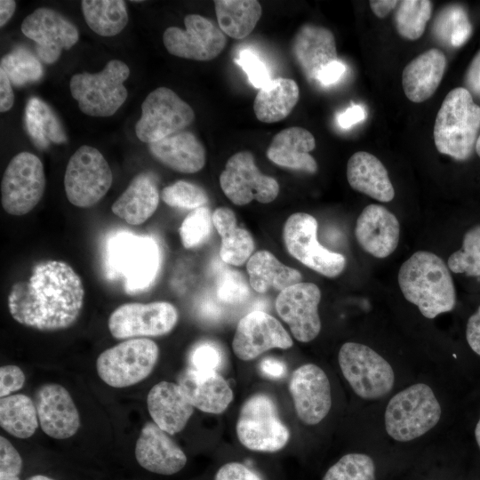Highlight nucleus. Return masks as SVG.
Here are the masks:
<instances>
[{"mask_svg": "<svg viewBox=\"0 0 480 480\" xmlns=\"http://www.w3.org/2000/svg\"><path fill=\"white\" fill-rule=\"evenodd\" d=\"M84 287L79 275L62 260L37 263L28 280L14 283L7 306L12 318L40 331L70 327L79 317Z\"/></svg>", "mask_w": 480, "mask_h": 480, "instance_id": "1", "label": "nucleus"}, {"mask_svg": "<svg viewBox=\"0 0 480 480\" xmlns=\"http://www.w3.org/2000/svg\"><path fill=\"white\" fill-rule=\"evenodd\" d=\"M397 281L404 297L428 319L455 307L456 292L450 269L433 252H414L401 265Z\"/></svg>", "mask_w": 480, "mask_h": 480, "instance_id": "2", "label": "nucleus"}, {"mask_svg": "<svg viewBox=\"0 0 480 480\" xmlns=\"http://www.w3.org/2000/svg\"><path fill=\"white\" fill-rule=\"evenodd\" d=\"M480 130V107L463 87L450 91L434 124V141L439 153L465 161L473 153Z\"/></svg>", "mask_w": 480, "mask_h": 480, "instance_id": "3", "label": "nucleus"}, {"mask_svg": "<svg viewBox=\"0 0 480 480\" xmlns=\"http://www.w3.org/2000/svg\"><path fill=\"white\" fill-rule=\"evenodd\" d=\"M441 417V406L425 383L413 384L388 402L384 420L387 433L395 440L408 442L433 428Z\"/></svg>", "mask_w": 480, "mask_h": 480, "instance_id": "4", "label": "nucleus"}, {"mask_svg": "<svg viewBox=\"0 0 480 480\" xmlns=\"http://www.w3.org/2000/svg\"><path fill=\"white\" fill-rule=\"evenodd\" d=\"M107 261L109 269L124 277L129 293L146 290L160 268V250L148 236L121 232L108 240Z\"/></svg>", "mask_w": 480, "mask_h": 480, "instance_id": "5", "label": "nucleus"}, {"mask_svg": "<svg viewBox=\"0 0 480 480\" xmlns=\"http://www.w3.org/2000/svg\"><path fill=\"white\" fill-rule=\"evenodd\" d=\"M130 76L129 67L119 60H109L98 73H78L69 82L72 97L80 110L90 116H113L128 96L124 83Z\"/></svg>", "mask_w": 480, "mask_h": 480, "instance_id": "6", "label": "nucleus"}, {"mask_svg": "<svg viewBox=\"0 0 480 480\" xmlns=\"http://www.w3.org/2000/svg\"><path fill=\"white\" fill-rule=\"evenodd\" d=\"M158 356V346L152 340L128 339L104 350L97 358L96 369L108 386L125 388L146 379Z\"/></svg>", "mask_w": 480, "mask_h": 480, "instance_id": "7", "label": "nucleus"}, {"mask_svg": "<svg viewBox=\"0 0 480 480\" xmlns=\"http://www.w3.org/2000/svg\"><path fill=\"white\" fill-rule=\"evenodd\" d=\"M338 359L343 376L361 398L380 399L392 389L395 374L391 365L370 347L346 342L340 348Z\"/></svg>", "mask_w": 480, "mask_h": 480, "instance_id": "8", "label": "nucleus"}, {"mask_svg": "<svg viewBox=\"0 0 480 480\" xmlns=\"http://www.w3.org/2000/svg\"><path fill=\"white\" fill-rule=\"evenodd\" d=\"M110 166L95 148L83 145L70 156L64 176L68 200L75 206L89 208L99 203L112 185Z\"/></svg>", "mask_w": 480, "mask_h": 480, "instance_id": "9", "label": "nucleus"}, {"mask_svg": "<svg viewBox=\"0 0 480 480\" xmlns=\"http://www.w3.org/2000/svg\"><path fill=\"white\" fill-rule=\"evenodd\" d=\"M236 435L247 449L267 452L281 450L290 438L275 403L264 394H256L244 402L236 422Z\"/></svg>", "mask_w": 480, "mask_h": 480, "instance_id": "10", "label": "nucleus"}, {"mask_svg": "<svg viewBox=\"0 0 480 480\" xmlns=\"http://www.w3.org/2000/svg\"><path fill=\"white\" fill-rule=\"evenodd\" d=\"M317 227V221L312 215L292 213L284 225V245L290 255L308 268L329 278L336 277L344 270L346 258L319 244Z\"/></svg>", "mask_w": 480, "mask_h": 480, "instance_id": "11", "label": "nucleus"}, {"mask_svg": "<svg viewBox=\"0 0 480 480\" xmlns=\"http://www.w3.org/2000/svg\"><path fill=\"white\" fill-rule=\"evenodd\" d=\"M43 163L30 152H20L9 162L1 181V204L15 216L31 212L42 199L45 189Z\"/></svg>", "mask_w": 480, "mask_h": 480, "instance_id": "12", "label": "nucleus"}, {"mask_svg": "<svg viewBox=\"0 0 480 480\" xmlns=\"http://www.w3.org/2000/svg\"><path fill=\"white\" fill-rule=\"evenodd\" d=\"M195 119L193 108L172 90L158 87L145 98L135 126L137 138L152 143L177 133Z\"/></svg>", "mask_w": 480, "mask_h": 480, "instance_id": "13", "label": "nucleus"}, {"mask_svg": "<svg viewBox=\"0 0 480 480\" xmlns=\"http://www.w3.org/2000/svg\"><path fill=\"white\" fill-rule=\"evenodd\" d=\"M178 321L176 308L167 301L125 303L109 316L108 326L118 340L161 336L170 332Z\"/></svg>", "mask_w": 480, "mask_h": 480, "instance_id": "14", "label": "nucleus"}, {"mask_svg": "<svg viewBox=\"0 0 480 480\" xmlns=\"http://www.w3.org/2000/svg\"><path fill=\"white\" fill-rule=\"evenodd\" d=\"M220 185L225 196L236 205H244L256 200L268 204L279 193V184L260 172L254 157L249 151H241L227 161L220 176Z\"/></svg>", "mask_w": 480, "mask_h": 480, "instance_id": "15", "label": "nucleus"}, {"mask_svg": "<svg viewBox=\"0 0 480 480\" xmlns=\"http://www.w3.org/2000/svg\"><path fill=\"white\" fill-rule=\"evenodd\" d=\"M186 29L169 27L163 35L166 50L174 56L207 61L215 59L225 48L227 38L209 19L198 14L184 18Z\"/></svg>", "mask_w": 480, "mask_h": 480, "instance_id": "16", "label": "nucleus"}, {"mask_svg": "<svg viewBox=\"0 0 480 480\" xmlns=\"http://www.w3.org/2000/svg\"><path fill=\"white\" fill-rule=\"evenodd\" d=\"M21 32L36 43L41 60L52 64L62 50H69L79 39L76 27L56 10L38 8L21 23Z\"/></svg>", "mask_w": 480, "mask_h": 480, "instance_id": "17", "label": "nucleus"}, {"mask_svg": "<svg viewBox=\"0 0 480 480\" xmlns=\"http://www.w3.org/2000/svg\"><path fill=\"white\" fill-rule=\"evenodd\" d=\"M320 300V289L309 282L298 283L279 292L276 300V312L298 341L309 342L319 334Z\"/></svg>", "mask_w": 480, "mask_h": 480, "instance_id": "18", "label": "nucleus"}, {"mask_svg": "<svg viewBox=\"0 0 480 480\" xmlns=\"http://www.w3.org/2000/svg\"><path fill=\"white\" fill-rule=\"evenodd\" d=\"M292 344L291 336L276 318L254 310L238 322L232 348L236 357L249 361L271 348L287 349Z\"/></svg>", "mask_w": 480, "mask_h": 480, "instance_id": "19", "label": "nucleus"}, {"mask_svg": "<svg viewBox=\"0 0 480 480\" xmlns=\"http://www.w3.org/2000/svg\"><path fill=\"white\" fill-rule=\"evenodd\" d=\"M289 390L299 419L316 425L328 414L332 406L331 385L326 373L317 365L306 364L293 371Z\"/></svg>", "mask_w": 480, "mask_h": 480, "instance_id": "20", "label": "nucleus"}, {"mask_svg": "<svg viewBox=\"0 0 480 480\" xmlns=\"http://www.w3.org/2000/svg\"><path fill=\"white\" fill-rule=\"evenodd\" d=\"M39 424L55 439L74 436L80 427V416L68 391L59 384L41 386L35 396Z\"/></svg>", "mask_w": 480, "mask_h": 480, "instance_id": "21", "label": "nucleus"}, {"mask_svg": "<svg viewBox=\"0 0 480 480\" xmlns=\"http://www.w3.org/2000/svg\"><path fill=\"white\" fill-rule=\"evenodd\" d=\"M135 457L143 468L164 476L178 473L187 463L185 452L154 422H147L141 428Z\"/></svg>", "mask_w": 480, "mask_h": 480, "instance_id": "22", "label": "nucleus"}, {"mask_svg": "<svg viewBox=\"0 0 480 480\" xmlns=\"http://www.w3.org/2000/svg\"><path fill=\"white\" fill-rule=\"evenodd\" d=\"M400 225L397 218L380 204H369L359 214L355 236L367 253L383 259L397 247Z\"/></svg>", "mask_w": 480, "mask_h": 480, "instance_id": "23", "label": "nucleus"}, {"mask_svg": "<svg viewBox=\"0 0 480 480\" xmlns=\"http://www.w3.org/2000/svg\"><path fill=\"white\" fill-rule=\"evenodd\" d=\"M292 52L302 73L312 82H316L321 71L338 60L333 34L315 24L300 28L293 39Z\"/></svg>", "mask_w": 480, "mask_h": 480, "instance_id": "24", "label": "nucleus"}, {"mask_svg": "<svg viewBox=\"0 0 480 480\" xmlns=\"http://www.w3.org/2000/svg\"><path fill=\"white\" fill-rule=\"evenodd\" d=\"M148 412L161 429L170 435L180 432L194 412V406L179 383L160 381L147 396Z\"/></svg>", "mask_w": 480, "mask_h": 480, "instance_id": "25", "label": "nucleus"}, {"mask_svg": "<svg viewBox=\"0 0 480 480\" xmlns=\"http://www.w3.org/2000/svg\"><path fill=\"white\" fill-rule=\"evenodd\" d=\"M178 383L192 405L204 412L221 413L233 400L231 388L217 371L189 368L181 374Z\"/></svg>", "mask_w": 480, "mask_h": 480, "instance_id": "26", "label": "nucleus"}, {"mask_svg": "<svg viewBox=\"0 0 480 480\" xmlns=\"http://www.w3.org/2000/svg\"><path fill=\"white\" fill-rule=\"evenodd\" d=\"M315 147L316 140L309 131L292 126L282 130L274 136L266 156L281 167L316 173L317 164L309 154Z\"/></svg>", "mask_w": 480, "mask_h": 480, "instance_id": "27", "label": "nucleus"}, {"mask_svg": "<svg viewBox=\"0 0 480 480\" xmlns=\"http://www.w3.org/2000/svg\"><path fill=\"white\" fill-rule=\"evenodd\" d=\"M446 63L444 53L436 48L412 60L402 74V85L408 100L420 103L429 99L442 81Z\"/></svg>", "mask_w": 480, "mask_h": 480, "instance_id": "28", "label": "nucleus"}, {"mask_svg": "<svg viewBox=\"0 0 480 480\" xmlns=\"http://www.w3.org/2000/svg\"><path fill=\"white\" fill-rule=\"evenodd\" d=\"M151 155L176 172L195 173L205 164V149L189 132H180L148 144Z\"/></svg>", "mask_w": 480, "mask_h": 480, "instance_id": "29", "label": "nucleus"}, {"mask_svg": "<svg viewBox=\"0 0 480 480\" xmlns=\"http://www.w3.org/2000/svg\"><path fill=\"white\" fill-rule=\"evenodd\" d=\"M347 179L354 190L379 202H390L395 196L387 169L371 153L358 151L350 156L347 164Z\"/></svg>", "mask_w": 480, "mask_h": 480, "instance_id": "30", "label": "nucleus"}, {"mask_svg": "<svg viewBox=\"0 0 480 480\" xmlns=\"http://www.w3.org/2000/svg\"><path fill=\"white\" fill-rule=\"evenodd\" d=\"M159 198L156 183L148 174L140 173L114 202L111 211L130 225H141L155 213Z\"/></svg>", "mask_w": 480, "mask_h": 480, "instance_id": "31", "label": "nucleus"}, {"mask_svg": "<svg viewBox=\"0 0 480 480\" xmlns=\"http://www.w3.org/2000/svg\"><path fill=\"white\" fill-rule=\"evenodd\" d=\"M246 269L252 289L259 293L271 289L282 292L302 279L299 270L283 264L266 250L254 252L247 260Z\"/></svg>", "mask_w": 480, "mask_h": 480, "instance_id": "32", "label": "nucleus"}, {"mask_svg": "<svg viewBox=\"0 0 480 480\" xmlns=\"http://www.w3.org/2000/svg\"><path fill=\"white\" fill-rule=\"evenodd\" d=\"M212 222L221 238L220 259L228 265H243L254 250L251 233L237 227L236 214L228 207L217 208L212 213Z\"/></svg>", "mask_w": 480, "mask_h": 480, "instance_id": "33", "label": "nucleus"}, {"mask_svg": "<svg viewBox=\"0 0 480 480\" xmlns=\"http://www.w3.org/2000/svg\"><path fill=\"white\" fill-rule=\"evenodd\" d=\"M300 96L296 82L276 78L259 90L253 102L256 117L263 123L279 122L289 116Z\"/></svg>", "mask_w": 480, "mask_h": 480, "instance_id": "34", "label": "nucleus"}, {"mask_svg": "<svg viewBox=\"0 0 480 480\" xmlns=\"http://www.w3.org/2000/svg\"><path fill=\"white\" fill-rule=\"evenodd\" d=\"M219 28L235 39L246 37L261 17V5L256 0H216Z\"/></svg>", "mask_w": 480, "mask_h": 480, "instance_id": "35", "label": "nucleus"}, {"mask_svg": "<svg viewBox=\"0 0 480 480\" xmlns=\"http://www.w3.org/2000/svg\"><path fill=\"white\" fill-rule=\"evenodd\" d=\"M26 129L38 148H46L50 142L67 141L65 130L53 110L37 97L28 100L25 109Z\"/></svg>", "mask_w": 480, "mask_h": 480, "instance_id": "36", "label": "nucleus"}, {"mask_svg": "<svg viewBox=\"0 0 480 480\" xmlns=\"http://www.w3.org/2000/svg\"><path fill=\"white\" fill-rule=\"evenodd\" d=\"M38 415L35 403L26 395H10L0 399V424L12 436L26 439L36 432Z\"/></svg>", "mask_w": 480, "mask_h": 480, "instance_id": "37", "label": "nucleus"}, {"mask_svg": "<svg viewBox=\"0 0 480 480\" xmlns=\"http://www.w3.org/2000/svg\"><path fill=\"white\" fill-rule=\"evenodd\" d=\"M88 27L101 36L119 34L128 23V12L122 0H84L81 2Z\"/></svg>", "mask_w": 480, "mask_h": 480, "instance_id": "38", "label": "nucleus"}, {"mask_svg": "<svg viewBox=\"0 0 480 480\" xmlns=\"http://www.w3.org/2000/svg\"><path fill=\"white\" fill-rule=\"evenodd\" d=\"M433 32L441 42L452 47H460L471 36L472 26L465 9L460 4H452L439 12Z\"/></svg>", "mask_w": 480, "mask_h": 480, "instance_id": "39", "label": "nucleus"}, {"mask_svg": "<svg viewBox=\"0 0 480 480\" xmlns=\"http://www.w3.org/2000/svg\"><path fill=\"white\" fill-rule=\"evenodd\" d=\"M432 3L428 0L400 1L395 13L398 34L408 40L419 39L431 17Z\"/></svg>", "mask_w": 480, "mask_h": 480, "instance_id": "40", "label": "nucleus"}, {"mask_svg": "<svg viewBox=\"0 0 480 480\" xmlns=\"http://www.w3.org/2000/svg\"><path fill=\"white\" fill-rule=\"evenodd\" d=\"M0 69L4 70L15 86L36 82L44 73L40 61L23 47L15 48L4 55L0 62Z\"/></svg>", "mask_w": 480, "mask_h": 480, "instance_id": "41", "label": "nucleus"}, {"mask_svg": "<svg viewBox=\"0 0 480 480\" xmlns=\"http://www.w3.org/2000/svg\"><path fill=\"white\" fill-rule=\"evenodd\" d=\"M447 266L456 274L480 276V225L472 227L465 233L462 247L450 255Z\"/></svg>", "mask_w": 480, "mask_h": 480, "instance_id": "42", "label": "nucleus"}, {"mask_svg": "<svg viewBox=\"0 0 480 480\" xmlns=\"http://www.w3.org/2000/svg\"><path fill=\"white\" fill-rule=\"evenodd\" d=\"M323 480H375V465L366 454L348 453L326 471Z\"/></svg>", "mask_w": 480, "mask_h": 480, "instance_id": "43", "label": "nucleus"}, {"mask_svg": "<svg viewBox=\"0 0 480 480\" xmlns=\"http://www.w3.org/2000/svg\"><path fill=\"white\" fill-rule=\"evenodd\" d=\"M213 227L212 214L208 207L192 210L179 228L181 244L187 249L200 246L209 239Z\"/></svg>", "mask_w": 480, "mask_h": 480, "instance_id": "44", "label": "nucleus"}, {"mask_svg": "<svg viewBox=\"0 0 480 480\" xmlns=\"http://www.w3.org/2000/svg\"><path fill=\"white\" fill-rule=\"evenodd\" d=\"M162 200L172 207L196 209L209 201L205 190L186 180H178L165 187L161 192Z\"/></svg>", "mask_w": 480, "mask_h": 480, "instance_id": "45", "label": "nucleus"}, {"mask_svg": "<svg viewBox=\"0 0 480 480\" xmlns=\"http://www.w3.org/2000/svg\"><path fill=\"white\" fill-rule=\"evenodd\" d=\"M250 286L241 272L226 268L217 280V298L228 305L243 303L250 296Z\"/></svg>", "mask_w": 480, "mask_h": 480, "instance_id": "46", "label": "nucleus"}, {"mask_svg": "<svg viewBox=\"0 0 480 480\" xmlns=\"http://www.w3.org/2000/svg\"><path fill=\"white\" fill-rule=\"evenodd\" d=\"M235 61L244 69L254 87L261 89L272 80L265 63L250 50L241 51Z\"/></svg>", "mask_w": 480, "mask_h": 480, "instance_id": "47", "label": "nucleus"}, {"mask_svg": "<svg viewBox=\"0 0 480 480\" xmlns=\"http://www.w3.org/2000/svg\"><path fill=\"white\" fill-rule=\"evenodd\" d=\"M222 362L220 349L212 343H202L190 355L193 369L197 371H217Z\"/></svg>", "mask_w": 480, "mask_h": 480, "instance_id": "48", "label": "nucleus"}, {"mask_svg": "<svg viewBox=\"0 0 480 480\" xmlns=\"http://www.w3.org/2000/svg\"><path fill=\"white\" fill-rule=\"evenodd\" d=\"M22 469V459L13 445L0 436V474L19 476Z\"/></svg>", "mask_w": 480, "mask_h": 480, "instance_id": "49", "label": "nucleus"}, {"mask_svg": "<svg viewBox=\"0 0 480 480\" xmlns=\"http://www.w3.org/2000/svg\"><path fill=\"white\" fill-rule=\"evenodd\" d=\"M25 383V374L16 365H4L0 368V396L5 397L20 390Z\"/></svg>", "mask_w": 480, "mask_h": 480, "instance_id": "50", "label": "nucleus"}, {"mask_svg": "<svg viewBox=\"0 0 480 480\" xmlns=\"http://www.w3.org/2000/svg\"><path fill=\"white\" fill-rule=\"evenodd\" d=\"M215 480H262L260 476L239 462H228L216 473Z\"/></svg>", "mask_w": 480, "mask_h": 480, "instance_id": "51", "label": "nucleus"}, {"mask_svg": "<svg viewBox=\"0 0 480 480\" xmlns=\"http://www.w3.org/2000/svg\"><path fill=\"white\" fill-rule=\"evenodd\" d=\"M465 84L470 94L480 99V50L472 59L465 74Z\"/></svg>", "mask_w": 480, "mask_h": 480, "instance_id": "52", "label": "nucleus"}, {"mask_svg": "<svg viewBox=\"0 0 480 480\" xmlns=\"http://www.w3.org/2000/svg\"><path fill=\"white\" fill-rule=\"evenodd\" d=\"M466 338L471 349L480 356V306L468 320Z\"/></svg>", "mask_w": 480, "mask_h": 480, "instance_id": "53", "label": "nucleus"}, {"mask_svg": "<svg viewBox=\"0 0 480 480\" xmlns=\"http://www.w3.org/2000/svg\"><path fill=\"white\" fill-rule=\"evenodd\" d=\"M346 71V66L337 60L326 66L319 74L317 83L322 85H330L340 80Z\"/></svg>", "mask_w": 480, "mask_h": 480, "instance_id": "54", "label": "nucleus"}, {"mask_svg": "<svg viewBox=\"0 0 480 480\" xmlns=\"http://www.w3.org/2000/svg\"><path fill=\"white\" fill-rule=\"evenodd\" d=\"M14 102V94L12 82L8 76L0 69V111L2 113L10 110Z\"/></svg>", "mask_w": 480, "mask_h": 480, "instance_id": "55", "label": "nucleus"}, {"mask_svg": "<svg viewBox=\"0 0 480 480\" xmlns=\"http://www.w3.org/2000/svg\"><path fill=\"white\" fill-rule=\"evenodd\" d=\"M260 369L263 374L271 379H279L286 372L285 364L276 358L267 357L260 364Z\"/></svg>", "mask_w": 480, "mask_h": 480, "instance_id": "56", "label": "nucleus"}, {"mask_svg": "<svg viewBox=\"0 0 480 480\" xmlns=\"http://www.w3.org/2000/svg\"><path fill=\"white\" fill-rule=\"evenodd\" d=\"M364 118L363 108L359 105H353L339 116L338 122L342 128L347 129Z\"/></svg>", "mask_w": 480, "mask_h": 480, "instance_id": "57", "label": "nucleus"}, {"mask_svg": "<svg viewBox=\"0 0 480 480\" xmlns=\"http://www.w3.org/2000/svg\"><path fill=\"white\" fill-rule=\"evenodd\" d=\"M399 4L396 0H372L369 5L372 12L379 18H385Z\"/></svg>", "mask_w": 480, "mask_h": 480, "instance_id": "58", "label": "nucleus"}, {"mask_svg": "<svg viewBox=\"0 0 480 480\" xmlns=\"http://www.w3.org/2000/svg\"><path fill=\"white\" fill-rule=\"evenodd\" d=\"M16 9V2L13 0L0 1V27L3 28L12 18Z\"/></svg>", "mask_w": 480, "mask_h": 480, "instance_id": "59", "label": "nucleus"}, {"mask_svg": "<svg viewBox=\"0 0 480 480\" xmlns=\"http://www.w3.org/2000/svg\"><path fill=\"white\" fill-rule=\"evenodd\" d=\"M27 480H55V479L49 477L47 476H44V475H35V476H29Z\"/></svg>", "mask_w": 480, "mask_h": 480, "instance_id": "60", "label": "nucleus"}, {"mask_svg": "<svg viewBox=\"0 0 480 480\" xmlns=\"http://www.w3.org/2000/svg\"><path fill=\"white\" fill-rule=\"evenodd\" d=\"M475 436H476V443L480 448V418L475 428Z\"/></svg>", "mask_w": 480, "mask_h": 480, "instance_id": "61", "label": "nucleus"}, {"mask_svg": "<svg viewBox=\"0 0 480 480\" xmlns=\"http://www.w3.org/2000/svg\"><path fill=\"white\" fill-rule=\"evenodd\" d=\"M0 480H20L19 476L0 474Z\"/></svg>", "mask_w": 480, "mask_h": 480, "instance_id": "62", "label": "nucleus"}, {"mask_svg": "<svg viewBox=\"0 0 480 480\" xmlns=\"http://www.w3.org/2000/svg\"><path fill=\"white\" fill-rule=\"evenodd\" d=\"M475 148H476V154H477V155L479 156V157H480V134H479L478 137H477V140H476V142Z\"/></svg>", "mask_w": 480, "mask_h": 480, "instance_id": "63", "label": "nucleus"}]
</instances>
